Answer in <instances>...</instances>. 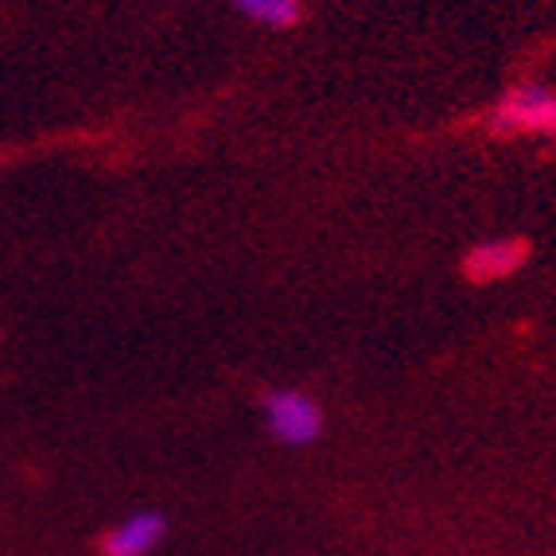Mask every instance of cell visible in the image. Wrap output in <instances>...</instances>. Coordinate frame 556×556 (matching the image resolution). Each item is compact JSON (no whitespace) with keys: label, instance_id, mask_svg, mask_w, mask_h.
<instances>
[{"label":"cell","instance_id":"6da1fadb","mask_svg":"<svg viewBox=\"0 0 556 556\" xmlns=\"http://www.w3.org/2000/svg\"><path fill=\"white\" fill-rule=\"evenodd\" d=\"M261 417L269 425L273 440L285 447H307L324 437V405L312 393L280 386L261 397Z\"/></svg>","mask_w":556,"mask_h":556},{"label":"cell","instance_id":"7a4b0ae2","mask_svg":"<svg viewBox=\"0 0 556 556\" xmlns=\"http://www.w3.org/2000/svg\"><path fill=\"white\" fill-rule=\"evenodd\" d=\"M491 129L498 132H556V90L545 83H518L491 110Z\"/></svg>","mask_w":556,"mask_h":556},{"label":"cell","instance_id":"3957f363","mask_svg":"<svg viewBox=\"0 0 556 556\" xmlns=\"http://www.w3.org/2000/svg\"><path fill=\"white\" fill-rule=\"evenodd\" d=\"M529 261V245L518 238H491L471 245V253L464 257V273L479 285H491V280H502L518 273Z\"/></svg>","mask_w":556,"mask_h":556},{"label":"cell","instance_id":"277c9868","mask_svg":"<svg viewBox=\"0 0 556 556\" xmlns=\"http://www.w3.org/2000/svg\"><path fill=\"white\" fill-rule=\"evenodd\" d=\"M167 533V518L156 510H137L125 521L110 529L102 538V553L105 556H149L152 548L164 541Z\"/></svg>","mask_w":556,"mask_h":556},{"label":"cell","instance_id":"5b68a950","mask_svg":"<svg viewBox=\"0 0 556 556\" xmlns=\"http://www.w3.org/2000/svg\"><path fill=\"white\" fill-rule=\"evenodd\" d=\"M233 12H241L253 24H265V28H296L304 20V0H226Z\"/></svg>","mask_w":556,"mask_h":556}]
</instances>
